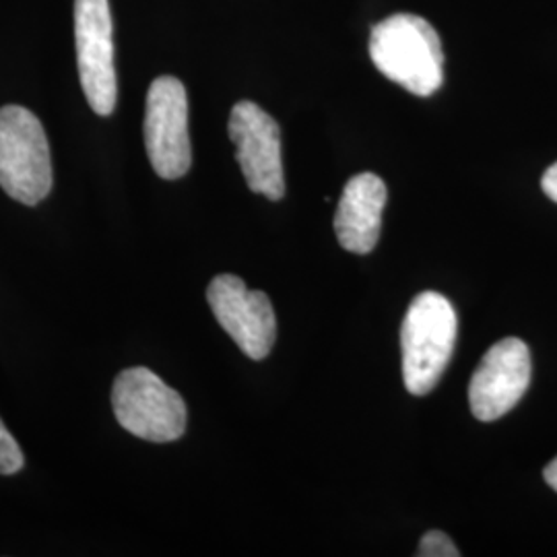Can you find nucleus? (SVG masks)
<instances>
[{
    "mask_svg": "<svg viewBox=\"0 0 557 557\" xmlns=\"http://www.w3.org/2000/svg\"><path fill=\"white\" fill-rule=\"evenodd\" d=\"M370 57L386 79L419 98H430L444 83V52L438 32L418 15L398 13L372 27Z\"/></svg>",
    "mask_w": 557,
    "mask_h": 557,
    "instance_id": "1",
    "label": "nucleus"
},
{
    "mask_svg": "<svg viewBox=\"0 0 557 557\" xmlns=\"http://www.w3.org/2000/svg\"><path fill=\"white\" fill-rule=\"evenodd\" d=\"M207 301L234 343L250 359H264L277 338V319L269 296L252 292L236 275H218L209 283Z\"/></svg>",
    "mask_w": 557,
    "mask_h": 557,
    "instance_id": "8",
    "label": "nucleus"
},
{
    "mask_svg": "<svg viewBox=\"0 0 557 557\" xmlns=\"http://www.w3.org/2000/svg\"><path fill=\"white\" fill-rule=\"evenodd\" d=\"M145 149L160 178L178 180L188 174L193 163L188 98L176 77H160L149 87L145 103Z\"/></svg>",
    "mask_w": 557,
    "mask_h": 557,
    "instance_id": "5",
    "label": "nucleus"
},
{
    "mask_svg": "<svg viewBox=\"0 0 557 557\" xmlns=\"http://www.w3.org/2000/svg\"><path fill=\"white\" fill-rule=\"evenodd\" d=\"M75 41L81 87L91 110L110 116L119 87L114 69V27L108 0H75Z\"/></svg>",
    "mask_w": 557,
    "mask_h": 557,
    "instance_id": "6",
    "label": "nucleus"
},
{
    "mask_svg": "<svg viewBox=\"0 0 557 557\" xmlns=\"http://www.w3.org/2000/svg\"><path fill=\"white\" fill-rule=\"evenodd\" d=\"M23 453H21L17 440L7 430V425L0 419V475H15L23 469Z\"/></svg>",
    "mask_w": 557,
    "mask_h": 557,
    "instance_id": "11",
    "label": "nucleus"
},
{
    "mask_svg": "<svg viewBox=\"0 0 557 557\" xmlns=\"http://www.w3.org/2000/svg\"><path fill=\"white\" fill-rule=\"evenodd\" d=\"M112 409L120 425L147 442H174L186 430V403L149 368L120 372L112 386Z\"/></svg>",
    "mask_w": 557,
    "mask_h": 557,
    "instance_id": "4",
    "label": "nucleus"
},
{
    "mask_svg": "<svg viewBox=\"0 0 557 557\" xmlns=\"http://www.w3.org/2000/svg\"><path fill=\"white\" fill-rule=\"evenodd\" d=\"M541 188H543V193H545L549 199L557 202V161L554 165H549V168H547V172L543 174Z\"/></svg>",
    "mask_w": 557,
    "mask_h": 557,
    "instance_id": "13",
    "label": "nucleus"
},
{
    "mask_svg": "<svg viewBox=\"0 0 557 557\" xmlns=\"http://www.w3.org/2000/svg\"><path fill=\"white\" fill-rule=\"evenodd\" d=\"M419 557H458L460 552L453 539L444 535L442 531H430L419 541Z\"/></svg>",
    "mask_w": 557,
    "mask_h": 557,
    "instance_id": "12",
    "label": "nucleus"
},
{
    "mask_svg": "<svg viewBox=\"0 0 557 557\" xmlns=\"http://www.w3.org/2000/svg\"><path fill=\"white\" fill-rule=\"evenodd\" d=\"M0 186L29 207L52 190L48 137L38 116L21 106L0 108Z\"/></svg>",
    "mask_w": 557,
    "mask_h": 557,
    "instance_id": "3",
    "label": "nucleus"
},
{
    "mask_svg": "<svg viewBox=\"0 0 557 557\" xmlns=\"http://www.w3.org/2000/svg\"><path fill=\"white\" fill-rule=\"evenodd\" d=\"M230 139L236 145L242 174L252 193L267 199L285 197L278 124L255 101H239L230 114Z\"/></svg>",
    "mask_w": 557,
    "mask_h": 557,
    "instance_id": "7",
    "label": "nucleus"
},
{
    "mask_svg": "<svg viewBox=\"0 0 557 557\" xmlns=\"http://www.w3.org/2000/svg\"><path fill=\"white\" fill-rule=\"evenodd\" d=\"M531 351L524 341L502 338L478 366L469 384L471 411L479 421H496L512 411L529 391Z\"/></svg>",
    "mask_w": 557,
    "mask_h": 557,
    "instance_id": "9",
    "label": "nucleus"
},
{
    "mask_svg": "<svg viewBox=\"0 0 557 557\" xmlns=\"http://www.w3.org/2000/svg\"><path fill=\"white\" fill-rule=\"evenodd\" d=\"M543 478H545V481L549 483V487L552 490H556L557 492V457L545 467V471H543Z\"/></svg>",
    "mask_w": 557,
    "mask_h": 557,
    "instance_id": "14",
    "label": "nucleus"
},
{
    "mask_svg": "<svg viewBox=\"0 0 557 557\" xmlns=\"http://www.w3.org/2000/svg\"><path fill=\"white\" fill-rule=\"evenodd\" d=\"M386 205L384 180L363 172L343 188L335 215L338 244L356 255H370L379 244L382 213Z\"/></svg>",
    "mask_w": 557,
    "mask_h": 557,
    "instance_id": "10",
    "label": "nucleus"
},
{
    "mask_svg": "<svg viewBox=\"0 0 557 557\" xmlns=\"http://www.w3.org/2000/svg\"><path fill=\"white\" fill-rule=\"evenodd\" d=\"M458 320L453 304L436 292L411 301L400 326L405 388L423 397L436 388L455 351Z\"/></svg>",
    "mask_w": 557,
    "mask_h": 557,
    "instance_id": "2",
    "label": "nucleus"
}]
</instances>
